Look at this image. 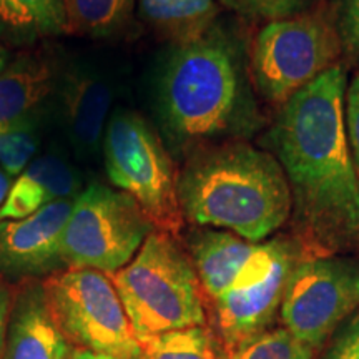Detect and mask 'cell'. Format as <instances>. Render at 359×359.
<instances>
[{
	"instance_id": "1",
	"label": "cell",
	"mask_w": 359,
	"mask_h": 359,
	"mask_svg": "<svg viewBox=\"0 0 359 359\" xmlns=\"http://www.w3.org/2000/svg\"><path fill=\"white\" fill-rule=\"evenodd\" d=\"M344 97L346 74L334 65L283 103L268 135L288 180L303 257H341L359 246V178Z\"/></svg>"
},
{
	"instance_id": "2",
	"label": "cell",
	"mask_w": 359,
	"mask_h": 359,
	"mask_svg": "<svg viewBox=\"0 0 359 359\" xmlns=\"http://www.w3.org/2000/svg\"><path fill=\"white\" fill-rule=\"evenodd\" d=\"M183 218L262 243L291 217V191L280 161L248 143L201 147L178 173Z\"/></svg>"
},
{
	"instance_id": "3",
	"label": "cell",
	"mask_w": 359,
	"mask_h": 359,
	"mask_svg": "<svg viewBox=\"0 0 359 359\" xmlns=\"http://www.w3.org/2000/svg\"><path fill=\"white\" fill-rule=\"evenodd\" d=\"M236 45L212 29L177 45L160 82V114L170 138L200 147L212 138L241 132L253 118L243 65Z\"/></svg>"
},
{
	"instance_id": "4",
	"label": "cell",
	"mask_w": 359,
	"mask_h": 359,
	"mask_svg": "<svg viewBox=\"0 0 359 359\" xmlns=\"http://www.w3.org/2000/svg\"><path fill=\"white\" fill-rule=\"evenodd\" d=\"M110 278L138 343L208 325V302L198 275L188 251L170 233L155 230L132 262Z\"/></svg>"
},
{
	"instance_id": "5",
	"label": "cell",
	"mask_w": 359,
	"mask_h": 359,
	"mask_svg": "<svg viewBox=\"0 0 359 359\" xmlns=\"http://www.w3.org/2000/svg\"><path fill=\"white\" fill-rule=\"evenodd\" d=\"M102 148L110 182L137 201L155 230L178 238L185 223L178 173L158 133L135 111L118 110L107 123Z\"/></svg>"
},
{
	"instance_id": "6",
	"label": "cell",
	"mask_w": 359,
	"mask_h": 359,
	"mask_svg": "<svg viewBox=\"0 0 359 359\" xmlns=\"http://www.w3.org/2000/svg\"><path fill=\"white\" fill-rule=\"evenodd\" d=\"M341 52L331 11H304L269 22L255 42V82L264 98L283 105L334 67Z\"/></svg>"
},
{
	"instance_id": "7",
	"label": "cell",
	"mask_w": 359,
	"mask_h": 359,
	"mask_svg": "<svg viewBox=\"0 0 359 359\" xmlns=\"http://www.w3.org/2000/svg\"><path fill=\"white\" fill-rule=\"evenodd\" d=\"M155 231L132 196L100 183L80 191L62 236L67 268H90L111 276L132 262Z\"/></svg>"
},
{
	"instance_id": "8",
	"label": "cell",
	"mask_w": 359,
	"mask_h": 359,
	"mask_svg": "<svg viewBox=\"0 0 359 359\" xmlns=\"http://www.w3.org/2000/svg\"><path fill=\"white\" fill-rule=\"evenodd\" d=\"M42 285L58 327L77 349L115 359H142V346L109 275L69 268L53 273Z\"/></svg>"
},
{
	"instance_id": "9",
	"label": "cell",
	"mask_w": 359,
	"mask_h": 359,
	"mask_svg": "<svg viewBox=\"0 0 359 359\" xmlns=\"http://www.w3.org/2000/svg\"><path fill=\"white\" fill-rule=\"evenodd\" d=\"M302 257L294 240L275 238L258 243L231 288L210 304L215 316L213 330L230 354L269 330Z\"/></svg>"
},
{
	"instance_id": "10",
	"label": "cell",
	"mask_w": 359,
	"mask_h": 359,
	"mask_svg": "<svg viewBox=\"0 0 359 359\" xmlns=\"http://www.w3.org/2000/svg\"><path fill=\"white\" fill-rule=\"evenodd\" d=\"M358 309V262L302 257L286 285L280 318L285 330L318 353Z\"/></svg>"
},
{
	"instance_id": "11",
	"label": "cell",
	"mask_w": 359,
	"mask_h": 359,
	"mask_svg": "<svg viewBox=\"0 0 359 359\" xmlns=\"http://www.w3.org/2000/svg\"><path fill=\"white\" fill-rule=\"evenodd\" d=\"M75 198L53 201L27 218L0 222V269L6 275L39 276L65 266L62 236Z\"/></svg>"
},
{
	"instance_id": "12",
	"label": "cell",
	"mask_w": 359,
	"mask_h": 359,
	"mask_svg": "<svg viewBox=\"0 0 359 359\" xmlns=\"http://www.w3.org/2000/svg\"><path fill=\"white\" fill-rule=\"evenodd\" d=\"M55 92L70 145L82 158H95L103 147L114 85L105 72L75 65L60 75Z\"/></svg>"
},
{
	"instance_id": "13",
	"label": "cell",
	"mask_w": 359,
	"mask_h": 359,
	"mask_svg": "<svg viewBox=\"0 0 359 359\" xmlns=\"http://www.w3.org/2000/svg\"><path fill=\"white\" fill-rule=\"evenodd\" d=\"M58 79L52 58L0 43V125L39 115V107L55 92Z\"/></svg>"
},
{
	"instance_id": "14",
	"label": "cell",
	"mask_w": 359,
	"mask_h": 359,
	"mask_svg": "<svg viewBox=\"0 0 359 359\" xmlns=\"http://www.w3.org/2000/svg\"><path fill=\"white\" fill-rule=\"evenodd\" d=\"M74 348L48 308L43 285L24 288L12 304L2 359H70Z\"/></svg>"
},
{
	"instance_id": "15",
	"label": "cell",
	"mask_w": 359,
	"mask_h": 359,
	"mask_svg": "<svg viewBox=\"0 0 359 359\" xmlns=\"http://www.w3.org/2000/svg\"><path fill=\"white\" fill-rule=\"evenodd\" d=\"M187 245L208 304L231 288L258 246L231 231L206 226L193 230Z\"/></svg>"
},
{
	"instance_id": "16",
	"label": "cell",
	"mask_w": 359,
	"mask_h": 359,
	"mask_svg": "<svg viewBox=\"0 0 359 359\" xmlns=\"http://www.w3.org/2000/svg\"><path fill=\"white\" fill-rule=\"evenodd\" d=\"M79 190V173L69 161L55 154L37 156L12 183L0 222L30 217L53 201L75 198Z\"/></svg>"
},
{
	"instance_id": "17",
	"label": "cell",
	"mask_w": 359,
	"mask_h": 359,
	"mask_svg": "<svg viewBox=\"0 0 359 359\" xmlns=\"http://www.w3.org/2000/svg\"><path fill=\"white\" fill-rule=\"evenodd\" d=\"M69 34L64 0H0V43L27 47Z\"/></svg>"
},
{
	"instance_id": "18",
	"label": "cell",
	"mask_w": 359,
	"mask_h": 359,
	"mask_svg": "<svg viewBox=\"0 0 359 359\" xmlns=\"http://www.w3.org/2000/svg\"><path fill=\"white\" fill-rule=\"evenodd\" d=\"M143 20L177 45L193 42L213 29L215 0H138Z\"/></svg>"
},
{
	"instance_id": "19",
	"label": "cell",
	"mask_w": 359,
	"mask_h": 359,
	"mask_svg": "<svg viewBox=\"0 0 359 359\" xmlns=\"http://www.w3.org/2000/svg\"><path fill=\"white\" fill-rule=\"evenodd\" d=\"M142 359H231L212 326H193L140 341Z\"/></svg>"
},
{
	"instance_id": "20",
	"label": "cell",
	"mask_w": 359,
	"mask_h": 359,
	"mask_svg": "<svg viewBox=\"0 0 359 359\" xmlns=\"http://www.w3.org/2000/svg\"><path fill=\"white\" fill-rule=\"evenodd\" d=\"M69 34L109 37L130 20L135 0H64Z\"/></svg>"
},
{
	"instance_id": "21",
	"label": "cell",
	"mask_w": 359,
	"mask_h": 359,
	"mask_svg": "<svg viewBox=\"0 0 359 359\" xmlns=\"http://www.w3.org/2000/svg\"><path fill=\"white\" fill-rule=\"evenodd\" d=\"M39 143V115L0 125V167L8 177L17 178L32 163Z\"/></svg>"
},
{
	"instance_id": "22",
	"label": "cell",
	"mask_w": 359,
	"mask_h": 359,
	"mask_svg": "<svg viewBox=\"0 0 359 359\" xmlns=\"http://www.w3.org/2000/svg\"><path fill=\"white\" fill-rule=\"evenodd\" d=\"M316 351L285 327L268 330L231 353V359H314Z\"/></svg>"
},
{
	"instance_id": "23",
	"label": "cell",
	"mask_w": 359,
	"mask_h": 359,
	"mask_svg": "<svg viewBox=\"0 0 359 359\" xmlns=\"http://www.w3.org/2000/svg\"><path fill=\"white\" fill-rule=\"evenodd\" d=\"M219 2L246 19L275 22L299 13L308 0H219Z\"/></svg>"
},
{
	"instance_id": "24",
	"label": "cell",
	"mask_w": 359,
	"mask_h": 359,
	"mask_svg": "<svg viewBox=\"0 0 359 359\" xmlns=\"http://www.w3.org/2000/svg\"><path fill=\"white\" fill-rule=\"evenodd\" d=\"M331 12L343 50L359 58V0H336Z\"/></svg>"
},
{
	"instance_id": "25",
	"label": "cell",
	"mask_w": 359,
	"mask_h": 359,
	"mask_svg": "<svg viewBox=\"0 0 359 359\" xmlns=\"http://www.w3.org/2000/svg\"><path fill=\"white\" fill-rule=\"evenodd\" d=\"M320 359H359V311L334 331Z\"/></svg>"
},
{
	"instance_id": "26",
	"label": "cell",
	"mask_w": 359,
	"mask_h": 359,
	"mask_svg": "<svg viewBox=\"0 0 359 359\" xmlns=\"http://www.w3.org/2000/svg\"><path fill=\"white\" fill-rule=\"evenodd\" d=\"M344 123L353 161L359 170V72L344 97Z\"/></svg>"
},
{
	"instance_id": "27",
	"label": "cell",
	"mask_w": 359,
	"mask_h": 359,
	"mask_svg": "<svg viewBox=\"0 0 359 359\" xmlns=\"http://www.w3.org/2000/svg\"><path fill=\"white\" fill-rule=\"evenodd\" d=\"M12 311V291L7 285L0 281V359L4 356V348H6V336L8 318Z\"/></svg>"
},
{
	"instance_id": "28",
	"label": "cell",
	"mask_w": 359,
	"mask_h": 359,
	"mask_svg": "<svg viewBox=\"0 0 359 359\" xmlns=\"http://www.w3.org/2000/svg\"><path fill=\"white\" fill-rule=\"evenodd\" d=\"M12 178L8 177V175L4 172V168L0 167V210H2L4 203H6L7 196H8V191H11V187H12Z\"/></svg>"
},
{
	"instance_id": "29",
	"label": "cell",
	"mask_w": 359,
	"mask_h": 359,
	"mask_svg": "<svg viewBox=\"0 0 359 359\" xmlns=\"http://www.w3.org/2000/svg\"><path fill=\"white\" fill-rule=\"evenodd\" d=\"M70 359H115V358L107 356V354L88 351V349H74Z\"/></svg>"
}]
</instances>
